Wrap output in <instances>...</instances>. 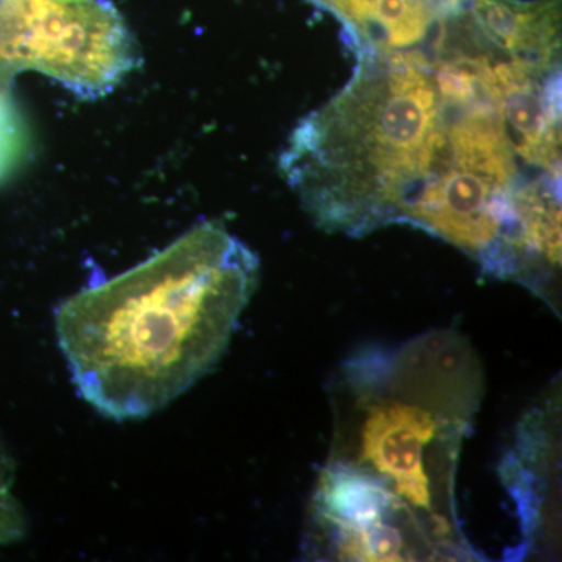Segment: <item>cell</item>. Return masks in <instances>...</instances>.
I'll return each mask as SVG.
<instances>
[{"label":"cell","instance_id":"5b68a950","mask_svg":"<svg viewBox=\"0 0 562 562\" xmlns=\"http://www.w3.org/2000/svg\"><path fill=\"white\" fill-rule=\"evenodd\" d=\"M560 65V63H558ZM558 65L495 60L506 132L520 158L560 173L561 79Z\"/></svg>","mask_w":562,"mask_h":562},{"label":"cell","instance_id":"52a82bcc","mask_svg":"<svg viewBox=\"0 0 562 562\" xmlns=\"http://www.w3.org/2000/svg\"><path fill=\"white\" fill-rule=\"evenodd\" d=\"M471 14L484 40L517 60L558 65L560 0H471Z\"/></svg>","mask_w":562,"mask_h":562},{"label":"cell","instance_id":"3957f363","mask_svg":"<svg viewBox=\"0 0 562 562\" xmlns=\"http://www.w3.org/2000/svg\"><path fill=\"white\" fill-rule=\"evenodd\" d=\"M424 52L360 49L350 83L302 121L281 169L322 228L360 236L409 213L460 168L458 116Z\"/></svg>","mask_w":562,"mask_h":562},{"label":"cell","instance_id":"9c48e42d","mask_svg":"<svg viewBox=\"0 0 562 562\" xmlns=\"http://www.w3.org/2000/svg\"><path fill=\"white\" fill-rule=\"evenodd\" d=\"M25 531L24 509L14 494V461L0 435V546L21 541Z\"/></svg>","mask_w":562,"mask_h":562},{"label":"cell","instance_id":"6da1fadb","mask_svg":"<svg viewBox=\"0 0 562 562\" xmlns=\"http://www.w3.org/2000/svg\"><path fill=\"white\" fill-rule=\"evenodd\" d=\"M482 362L457 330L362 349L331 380L330 452L306 513L313 560L479 561L457 472L482 405Z\"/></svg>","mask_w":562,"mask_h":562},{"label":"cell","instance_id":"8992f818","mask_svg":"<svg viewBox=\"0 0 562 562\" xmlns=\"http://www.w3.org/2000/svg\"><path fill=\"white\" fill-rule=\"evenodd\" d=\"M471 0H336L333 10L353 29L360 49L401 50L431 41Z\"/></svg>","mask_w":562,"mask_h":562},{"label":"cell","instance_id":"ba28073f","mask_svg":"<svg viewBox=\"0 0 562 562\" xmlns=\"http://www.w3.org/2000/svg\"><path fill=\"white\" fill-rule=\"evenodd\" d=\"M31 135L9 91L0 85V183L10 179L31 155Z\"/></svg>","mask_w":562,"mask_h":562},{"label":"cell","instance_id":"277c9868","mask_svg":"<svg viewBox=\"0 0 562 562\" xmlns=\"http://www.w3.org/2000/svg\"><path fill=\"white\" fill-rule=\"evenodd\" d=\"M138 63L132 32L106 0H0V85L36 70L98 99Z\"/></svg>","mask_w":562,"mask_h":562},{"label":"cell","instance_id":"7a4b0ae2","mask_svg":"<svg viewBox=\"0 0 562 562\" xmlns=\"http://www.w3.org/2000/svg\"><path fill=\"white\" fill-rule=\"evenodd\" d=\"M260 261L220 221L70 295L55 313L77 391L109 419H146L216 368L257 291Z\"/></svg>","mask_w":562,"mask_h":562}]
</instances>
